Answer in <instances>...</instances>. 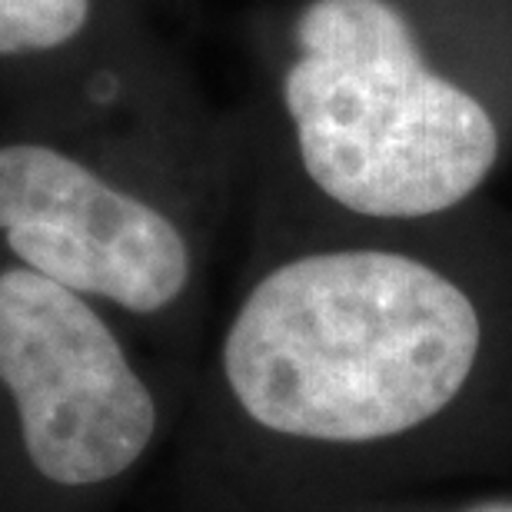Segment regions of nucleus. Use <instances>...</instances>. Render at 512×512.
Returning a JSON list of instances; mask_svg holds the SVG:
<instances>
[{
  "label": "nucleus",
  "instance_id": "obj_2",
  "mask_svg": "<svg viewBox=\"0 0 512 512\" xmlns=\"http://www.w3.org/2000/svg\"><path fill=\"white\" fill-rule=\"evenodd\" d=\"M276 104L263 233L473 210L512 160V0H300Z\"/></svg>",
  "mask_w": 512,
  "mask_h": 512
},
{
  "label": "nucleus",
  "instance_id": "obj_1",
  "mask_svg": "<svg viewBox=\"0 0 512 512\" xmlns=\"http://www.w3.org/2000/svg\"><path fill=\"white\" fill-rule=\"evenodd\" d=\"M163 512H326L512 473V213L263 233Z\"/></svg>",
  "mask_w": 512,
  "mask_h": 512
},
{
  "label": "nucleus",
  "instance_id": "obj_4",
  "mask_svg": "<svg viewBox=\"0 0 512 512\" xmlns=\"http://www.w3.org/2000/svg\"><path fill=\"white\" fill-rule=\"evenodd\" d=\"M0 256L74 290L187 370L207 240L163 187L40 140L0 143Z\"/></svg>",
  "mask_w": 512,
  "mask_h": 512
},
{
  "label": "nucleus",
  "instance_id": "obj_5",
  "mask_svg": "<svg viewBox=\"0 0 512 512\" xmlns=\"http://www.w3.org/2000/svg\"><path fill=\"white\" fill-rule=\"evenodd\" d=\"M94 0H0V57L67 47L90 24Z\"/></svg>",
  "mask_w": 512,
  "mask_h": 512
},
{
  "label": "nucleus",
  "instance_id": "obj_3",
  "mask_svg": "<svg viewBox=\"0 0 512 512\" xmlns=\"http://www.w3.org/2000/svg\"><path fill=\"white\" fill-rule=\"evenodd\" d=\"M193 373L0 256V512H114L173 443Z\"/></svg>",
  "mask_w": 512,
  "mask_h": 512
},
{
  "label": "nucleus",
  "instance_id": "obj_6",
  "mask_svg": "<svg viewBox=\"0 0 512 512\" xmlns=\"http://www.w3.org/2000/svg\"><path fill=\"white\" fill-rule=\"evenodd\" d=\"M326 512H512V489H489V493L463 499H426V496H389L346 503Z\"/></svg>",
  "mask_w": 512,
  "mask_h": 512
}]
</instances>
